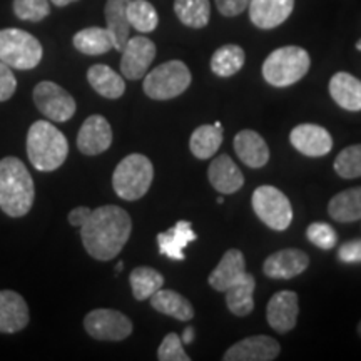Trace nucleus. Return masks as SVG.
<instances>
[{"instance_id":"f257e3e1","label":"nucleus","mask_w":361,"mask_h":361,"mask_svg":"<svg viewBox=\"0 0 361 361\" xmlns=\"http://www.w3.org/2000/svg\"><path fill=\"white\" fill-rule=\"evenodd\" d=\"M133 233V221L123 207L107 204L94 209L80 226V239L85 251L97 261L114 259Z\"/></svg>"},{"instance_id":"f03ea898","label":"nucleus","mask_w":361,"mask_h":361,"mask_svg":"<svg viewBox=\"0 0 361 361\" xmlns=\"http://www.w3.org/2000/svg\"><path fill=\"white\" fill-rule=\"evenodd\" d=\"M35 201V186L27 166L19 157L0 159V209L11 218L29 214Z\"/></svg>"},{"instance_id":"7ed1b4c3","label":"nucleus","mask_w":361,"mask_h":361,"mask_svg":"<svg viewBox=\"0 0 361 361\" xmlns=\"http://www.w3.org/2000/svg\"><path fill=\"white\" fill-rule=\"evenodd\" d=\"M25 146L30 164L42 173L61 168L69 154L67 137L47 121H37L30 126Z\"/></svg>"},{"instance_id":"20e7f679","label":"nucleus","mask_w":361,"mask_h":361,"mask_svg":"<svg viewBox=\"0 0 361 361\" xmlns=\"http://www.w3.org/2000/svg\"><path fill=\"white\" fill-rule=\"evenodd\" d=\"M310 54L298 45H286L273 51L263 64V78L273 87H290L308 74Z\"/></svg>"},{"instance_id":"39448f33","label":"nucleus","mask_w":361,"mask_h":361,"mask_svg":"<svg viewBox=\"0 0 361 361\" xmlns=\"http://www.w3.org/2000/svg\"><path fill=\"white\" fill-rule=\"evenodd\" d=\"M154 179V166L144 154H129L117 164L112 188L121 200L137 201L147 194Z\"/></svg>"},{"instance_id":"423d86ee","label":"nucleus","mask_w":361,"mask_h":361,"mask_svg":"<svg viewBox=\"0 0 361 361\" xmlns=\"http://www.w3.org/2000/svg\"><path fill=\"white\" fill-rule=\"evenodd\" d=\"M192 75L183 61H169L144 75V94L154 101H169L191 85Z\"/></svg>"},{"instance_id":"0eeeda50","label":"nucleus","mask_w":361,"mask_h":361,"mask_svg":"<svg viewBox=\"0 0 361 361\" xmlns=\"http://www.w3.org/2000/svg\"><path fill=\"white\" fill-rule=\"evenodd\" d=\"M44 49L32 34L22 29L0 30V61L17 71H30L42 61Z\"/></svg>"},{"instance_id":"6e6552de","label":"nucleus","mask_w":361,"mask_h":361,"mask_svg":"<svg viewBox=\"0 0 361 361\" xmlns=\"http://www.w3.org/2000/svg\"><path fill=\"white\" fill-rule=\"evenodd\" d=\"M252 209L258 218L274 231H284L293 221L291 202L274 186H259L252 192Z\"/></svg>"},{"instance_id":"1a4fd4ad","label":"nucleus","mask_w":361,"mask_h":361,"mask_svg":"<svg viewBox=\"0 0 361 361\" xmlns=\"http://www.w3.org/2000/svg\"><path fill=\"white\" fill-rule=\"evenodd\" d=\"M34 104L40 114L52 123H66L75 114L78 104L64 87L51 80H42L34 87Z\"/></svg>"},{"instance_id":"9d476101","label":"nucleus","mask_w":361,"mask_h":361,"mask_svg":"<svg viewBox=\"0 0 361 361\" xmlns=\"http://www.w3.org/2000/svg\"><path fill=\"white\" fill-rule=\"evenodd\" d=\"M89 336L99 341H123L133 333V322L116 310H92L84 318Z\"/></svg>"},{"instance_id":"9b49d317","label":"nucleus","mask_w":361,"mask_h":361,"mask_svg":"<svg viewBox=\"0 0 361 361\" xmlns=\"http://www.w3.org/2000/svg\"><path fill=\"white\" fill-rule=\"evenodd\" d=\"M121 59V74L129 80H139L147 74L156 57V44L144 35L129 37Z\"/></svg>"},{"instance_id":"f8f14e48","label":"nucleus","mask_w":361,"mask_h":361,"mask_svg":"<svg viewBox=\"0 0 361 361\" xmlns=\"http://www.w3.org/2000/svg\"><path fill=\"white\" fill-rule=\"evenodd\" d=\"M281 346L274 338L258 335L250 336L245 340L234 343V345L226 351L224 361H271L276 360Z\"/></svg>"},{"instance_id":"ddd939ff","label":"nucleus","mask_w":361,"mask_h":361,"mask_svg":"<svg viewBox=\"0 0 361 361\" xmlns=\"http://www.w3.org/2000/svg\"><path fill=\"white\" fill-rule=\"evenodd\" d=\"M300 305L295 291H278L271 296L268 308H266V319L269 326L276 333H290L298 323Z\"/></svg>"},{"instance_id":"4468645a","label":"nucleus","mask_w":361,"mask_h":361,"mask_svg":"<svg viewBox=\"0 0 361 361\" xmlns=\"http://www.w3.org/2000/svg\"><path fill=\"white\" fill-rule=\"evenodd\" d=\"M112 144V129L106 117L94 114L84 121L78 134V149L85 156L106 152Z\"/></svg>"},{"instance_id":"2eb2a0df","label":"nucleus","mask_w":361,"mask_h":361,"mask_svg":"<svg viewBox=\"0 0 361 361\" xmlns=\"http://www.w3.org/2000/svg\"><path fill=\"white\" fill-rule=\"evenodd\" d=\"M293 147L308 157L326 156L333 149V137L326 129L318 124H300L291 130Z\"/></svg>"},{"instance_id":"dca6fc26","label":"nucleus","mask_w":361,"mask_h":361,"mask_svg":"<svg viewBox=\"0 0 361 361\" xmlns=\"http://www.w3.org/2000/svg\"><path fill=\"white\" fill-rule=\"evenodd\" d=\"M30 322L27 301L17 291H0V333H19Z\"/></svg>"},{"instance_id":"f3484780","label":"nucleus","mask_w":361,"mask_h":361,"mask_svg":"<svg viewBox=\"0 0 361 361\" xmlns=\"http://www.w3.org/2000/svg\"><path fill=\"white\" fill-rule=\"evenodd\" d=\"M310 266V256L301 250H281L268 256L263 271L268 278L291 279Z\"/></svg>"},{"instance_id":"a211bd4d","label":"nucleus","mask_w":361,"mask_h":361,"mask_svg":"<svg viewBox=\"0 0 361 361\" xmlns=\"http://www.w3.org/2000/svg\"><path fill=\"white\" fill-rule=\"evenodd\" d=\"M295 8V0H250V19L258 29L269 30L281 25Z\"/></svg>"},{"instance_id":"6ab92c4d","label":"nucleus","mask_w":361,"mask_h":361,"mask_svg":"<svg viewBox=\"0 0 361 361\" xmlns=\"http://www.w3.org/2000/svg\"><path fill=\"white\" fill-rule=\"evenodd\" d=\"M211 186L219 194H234L245 184V176L228 154H221L211 162L207 169Z\"/></svg>"},{"instance_id":"aec40b11","label":"nucleus","mask_w":361,"mask_h":361,"mask_svg":"<svg viewBox=\"0 0 361 361\" xmlns=\"http://www.w3.org/2000/svg\"><path fill=\"white\" fill-rule=\"evenodd\" d=\"M234 151L241 162H245L247 168L259 169L268 164L269 161V147L263 135L256 130L245 129L236 134L234 137Z\"/></svg>"},{"instance_id":"412c9836","label":"nucleus","mask_w":361,"mask_h":361,"mask_svg":"<svg viewBox=\"0 0 361 361\" xmlns=\"http://www.w3.org/2000/svg\"><path fill=\"white\" fill-rule=\"evenodd\" d=\"M197 234L192 231V224L189 221H178V224L168 229V231L157 234L159 243V252L166 258L173 261H184V247L196 241Z\"/></svg>"},{"instance_id":"4be33fe9","label":"nucleus","mask_w":361,"mask_h":361,"mask_svg":"<svg viewBox=\"0 0 361 361\" xmlns=\"http://www.w3.org/2000/svg\"><path fill=\"white\" fill-rule=\"evenodd\" d=\"M246 273V259L239 250L226 251L221 258L219 264L211 271L207 283L216 291L224 293L231 284Z\"/></svg>"},{"instance_id":"5701e85b","label":"nucleus","mask_w":361,"mask_h":361,"mask_svg":"<svg viewBox=\"0 0 361 361\" xmlns=\"http://www.w3.org/2000/svg\"><path fill=\"white\" fill-rule=\"evenodd\" d=\"M329 94L345 111H361V80L348 72H336L333 75L329 80Z\"/></svg>"},{"instance_id":"b1692460","label":"nucleus","mask_w":361,"mask_h":361,"mask_svg":"<svg viewBox=\"0 0 361 361\" xmlns=\"http://www.w3.org/2000/svg\"><path fill=\"white\" fill-rule=\"evenodd\" d=\"M130 0H107L106 8V29L109 30L114 40L116 51H123L130 34V24L128 19V6Z\"/></svg>"},{"instance_id":"393cba45","label":"nucleus","mask_w":361,"mask_h":361,"mask_svg":"<svg viewBox=\"0 0 361 361\" xmlns=\"http://www.w3.org/2000/svg\"><path fill=\"white\" fill-rule=\"evenodd\" d=\"M87 80L99 96L111 99H119L124 96L126 92V82L124 78L121 74H117L116 71H112L109 66L96 64L87 71Z\"/></svg>"},{"instance_id":"a878e982","label":"nucleus","mask_w":361,"mask_h":361,"mask_svg":"<svg viewBox=\"0 0 361 361\" xmlns=\"http://www.w3.org/2000/svg\"><path fill=\"white\" fill-rule=\"evenodd\" d=\"M256 288V279L252 274L245 273L226 290V306L236 316H247L255 310L252 293Z\"/></svg>"},{"instance_id":"bb28decb","label":"nucleus","mask_w":361,"mask_h":361,"mask_svg":"<svg viewBox=\"0 0 361 361\" xmlns=\"http://www.w3.org/2000/svg\"><path fill=\"white\" fill-rule=\"evenodd\" d=\"M149 300H151V306L156 311H159L161 314L176 318L178 322H191L194 318V308L191 301L183 295H179V293L162 290L161 288Z\"/></svg>"},{"instance_id":"cd10ccee","label":"nucleus","mask_w":361,"mask_h":361,"mask_svg":"<svg viewBox=\"0 0 361 361\" xmlns=\"http://www.w3.org/2000/svg\"><path fill=\"white\" fill-rule=\"evenodd\" d=\"M223 124H204L196 128L189 139V149L197 159H209L213 157L223 144Z\"/></svg>"},{"instance_id":"c85d7f7f","label":"nucleus","mask_w":361,"mask_h":361,"mask_svg":"<svg viewBox=\"0 0 361 361\" xmlns=\"http://www.w3.org/2000/svg\"><path fill=\"white\" fill-rule=\"evenodd\" d=\"M328 214L338 223H355L361 219V186L338 192L328 202Z\"/></svg>"},{"instance_id":"c756f323","label":"nucleus","mask_w":361,"mask_h":361,"mask_svg":"<svg viewBox=\"0 0 361 361\" xmlns=\"http://www.w3.org/2000/svg\"><path fill=\"white\" fill-rule=\"evenodd\" d=\"M72 44L80 54L85 56H102L114 49V40L107 29L102 27H87L79 30L72 39Z\"/></svg>"},{"instance_id":"7c9ffc66","label":"nucleus","mask_w":361,"mask_h":361,"mask_svg":"<svg viewBox=\"0 0 361 361\" xmlns=\"http://www.w3.org/2000/svg\"><path fill=\"white\" fill-rule=\"evenodd\" d=\"M129 283L135 300L146 301L154 295L156 291H159L161 288L164 286V276L154 268L139 266V268H134L130 271Z\"/></svg>"},{"instance_id":"2f4dec72","label":"nucleus","mask_w":361,"mask_h":361,"mask_svg":"<svg viewBox=\"0 0 361 361\" xmlns=\"http://www.w3.org/2000/svg\"><path fill=\"white\" fill-rule=\"evenodd\" d=\"M246 54L236 44H226L211 57V71L219 78H231L243 69Z\"/></svg>"},{"instance_id":"473e14b6","label":"nucleus","mask_w":361,"mask_h":361,"mask_svg":"<svg viewBox=\"0 0 361 361\" xmlns=\"http://www.w3.org/2000/svg\"><path fill=\"white\" fill-rule=\"evenodd\" d=\"M174 12L184 25L191 29H202L209 24V0H174Z\"/></svg>"},{"instance_id":"72a5a7b5","label":"nucleus","mask_w":361,"mask_h":361,"mask_svg":"<svg viewBox=\"0 0 361 361\" xmlns=\"http://www.w3.org/2000/svg\"><path fill=\"white\" fill-rule=\"evenodd\" d=\"M128 19L130 27L142 34L152 32L159 24L156 8L147 0H130L128 6Z\"/></svg>"},{"instance_id":"f704fd0d","label":"nucleus","mask_w":361,"mask_h":361,"mask_svg":"<svg viewBox=\"0 0 361 361\" xmlns=\"http://www.w3.org/2000/svg\"><path fill=\"white\" fill-rule=\"evenodd\" d=\"M335 171L343 179L361 178V144L343 149L335 159Z\"/></svg>"},{"instance_id":"c9c22d12","label":"nucleus","mask_w":361,"mask_h":361,"mask_svg":"<svg viewBox=\"0 0 361 361\" xmlns=\"http://www.w3.org/2000/svg\"><path fill=\"white\" fill-rule=\"evenodd\" d=\"M13 13L17 19L40 22L51 13L49 0H13Z\"/></svg>"},{"instance_id":"e433bc0d","label":"nucleus","mask_w":361,"mask_h":361,"mask_svg":"<svg viewBox=\"0 0 361 361\" xmlns=\"http://www.w3.org/2000/svg\"><path fill=\"white\" fill-rule=\"evenodd\" d=\"M306 236H308L310 243H313L319 250L329 251L338 245V234L333 226L328 223H313L306 229Z\"/></svg>"},{"instance_id":"4c0bfd02","label":"nucleus","mask_w":361,"mask_h":361,"mask_svg":"<svg viewBox=\"0 0 361 361\" xmlns=\"http://www.w3.org/2000/svg\"><path fill=\"white\" fill-rule=\"evenodd\" d=\"M157 358L161 361H189V355L183 348V341L178 333H169L162 340L159 350H157Z\"/></svg>"},{"instance_id":"58836bf2","label":"nucleus","mask_w":361,"mask_h":361,"mask_svg":"<svg viewBox=\"0 0 361 361\" xmlns=\"http://www.w3.org/2000/svg\"><path fill=\"white\" fill-rule=\"evenodd\" d=\"M17 90V79L12 67L0 61V102H6L13 97Z\"/></svg>"},{"instance_id":"ea45409f","label":"nucleus","mask_w":361,"mask_h":361,"mask_svg":"<svg viewBox=\"0 0 361 361\" xmlns=\"http://www.w3.org/2000/svg\"><path fill=\"white\" fill-rule=\"evenodd\" d=\"M338 259L346 264L361 263V239L343 243L340 250H338Z\"/></svg>"},{"instance_id":"a19ab883","label":"nucleus","mask_w":361,"mask_h":361,"mask_svg":"<svg viewBox=\"0 0 361 361\" xmlns=\"http://www.w3.org/2000/svg\"><path fill=\"white\" fill-rule=\"evenodd\" d=\"M250 6V0H216V7L224 17H236Z\"/></svg>"},{"instance_id":"79ce46f5","label":"nucleus","mask_w":361,"mask_h":361,"mask_svg":"<svg viewBox=\"0 0 361 361\" xmlns=\"http://www.w3.org/2000/svg\"><path fill=\"white\" fill-rule=\"evenodd\" d=\"M90 213H92V209H90V207H87V206L74 207V209H72L69 213V223L72 226H75V228H80V226H82L85 221H87Z\"/></svg>"},{"instance_id":"37998d69","label":"nucleus","mask_w":361,"mask_h":361,"mask_svg":"<svg viewBox=\"0 0 361 361\" xmlns=\"http://www.w3.org/2000/svg\"><path fill=\"white\" fill-rule=\"evenodd\" d=\"M180 341H183L184 345H191V343L194 341V329L192 328L184 329L183 336H180Z\"/></svg>"},{"instance_id":"c03bdc74","label":"nucleus","mask_w":361,"mask_h":361,"mask_svg":"<svg viewBox=\"0 0 361 361\" xmlns=\"http://www.w3.org/2000/svg\"><path fill=\"white\" fill-rule=\"evenodd\" d=\"M56 7H66V6H71V4L74 2H79V0H51Z\"/></svg>"},{"instance_id":"a18cd8bd","label":"nucleus","mask_w":361,"mask_h":361,"mask_svg":"<svg viewBox=\"0 0 361 361\" xmlns=\"http://www.w3.org/2000/svg\"><path fill=\"white\" fill-rule=\"evenodd\" d=\"M123 268H124V264L123 263H119L116 266V273H119V271H123Z\"/></svg>"},{"instance_id":"49530a36","label":"nucleus","mask_w":361,"mask_h":361,"mask_svg":"<svg viewBox=\"0 0 361 361\" xmlns=\"http://www.w3.org/2000/svg\"><path fill=\"white\" fill-rule=\"evenodd\" d=\"M356 49H358V51H361V39L358 40V42H356Z\"/></svg>"},{"instance_id":"de8ad7c7","label":"nucleus","mask_w":361,"mask_h":361,"mask_svg":"<svg viewBox=\"0 0 361 361\" xmlns=\"http://www.w3.org/2000/svg\"><path fill=\"white\" fill-rule=\"evenodd\" d=\"M218 202H219V204H223V202H224V197H223V196H219V197H218Z\"/></svg>"},{"instance_id":"09e8293b","label":"nucleus","mask_w":361,"mask_h":361,"mask_svg":"<svg viewBox=\"0 0 361 361\" xmlns=\"http://www.w3.org/2000/svg\"><path fill=\"white\" fill-rule=\"evenodd\" d=\"M358 335L361 336V322H360V324H358Z\"/></svg>"}]
</instances>
